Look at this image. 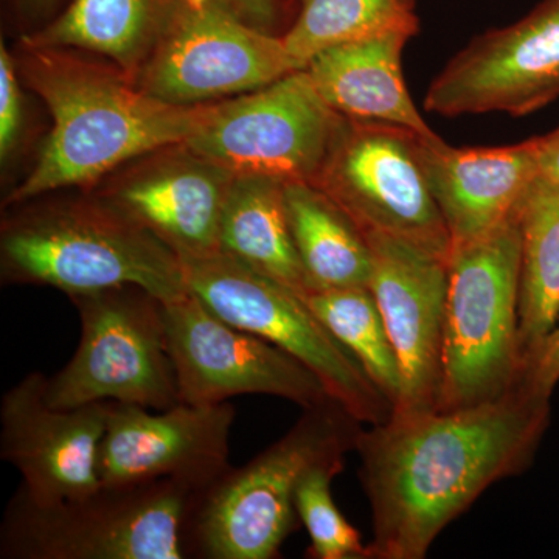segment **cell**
Wrapping results in <instances>:
<instances>
[{"mask_svg":"<svg viewBox=\"0 0 559 559\" xmlns=\"http://www.w3.org/2000/svg\"><path fill=\"white\" fill-rule=\"evenodd\" d=\"M549 400L518 384L474 406L393 414L360 430L369 559L426 558L485 489L527 468L549 425Z\"/></svg>","mask_w":559,"mask_h":559,"instance_id":"cell-1","label":"cell"},{"mask_svg":"<svg viewBox=\"0 0 559 559\" xmlns=\"http://www.w3.org/2000/svg\"><path fill=\"white\" fill-rule=\"evenodd\" d=\"M25 84L50 110L51 130L31 175L7 197L25 204L50 191L95 186L120 165L182 145L215 103L180 106L151 97L123 70L81 60L66 49L21 46Z\"/></svg>","mask_w":559,"mask_h":559,"instance_id":"cell-2","label":"cell"},{"mask_svg":"<svg viewBox=\"0 0 559 559\" xmlns=\"http://www.w3.org/2000/svg\"><path fill=\"white\" fill-rule=\"evenodd\" d=\"M14 207L0 231L5 285L50 286L68 297L139 286L162 301L190 293L178 253L97 194Z\"/></svg>","mask_w":559,"mask_h":559,"instance_id":"cell-3","label":"cell"},{"mask_svg":"<svg viewBox=\"0 0 559 559\" xmlns=\"http://www.w3.org/2000/svg\"><path fill=\"white\" fill-rule=\"evenodd\" d=\"M360 430L336 401L304 409L282 439L201 492L187 524V559L277 558L300 520V481L316 466L345 462Z\"/></svg>","mask_w":559,"mask_h":559,"instance_id":"cell-4","label":"cell"},{"mask_svg":"<svg viewBox=\"0 0 559 559\" xmlns=\"http://www.w3.org/2000/svg\"><path fill=\"white\" fill-rule=\"evenodd\" d=\"M202 491L156 480L40 503L20 488L3 511L0 558L187 559V524Z\"/></svg>","mask_w":559,"mask_h":559,"instance_id":"cell-5","label":"cell"},{"mask_svg":"<svg viewBox=\"0 0 559 559\" xmlns=\"http://www.w3.org/2000/svg\"><path fill=\"white\" fill-rule=\"evenodd\" d=\"M520 274L514 213L484 240L452 250L437 409L496 400L520 384Z\"/></svg>","mask_w":559,"mask_h":559,"instance_id":"cell-6","label":"cell"},{"mask_svg":"<svg viewBox=\"0 0 559 559\" xmlns=\"http://www.w3.org/2000/svg\"><path fill=\"white\" fill-rule=\"evenodd\" d=\"M69 299L79 311L81 336L72 359L47 378L50 406L123 403L165 411L180 403L159 297L120 286Z\"/></svg>","mask_w":559,"mask_h":559,"instance_id":"cell-7","label":"cell"},{"mask_svg":"<svg viewBox=\"0 0 559 559\" xmlns=\"http://www.w3.org/2000/svg\"><path fill=\"white\" fill-rule=\"evenodd\" d=\"M179 260L191 294L227 322L300 360L359 423L374 426L392 417L388 396L296 290L223 252Z\"/></svg>","mask_w":559,"mask_h":559,"instance_id":"cell-8","label":"cell"},{"mask_svg":"<svg viewBox=\"0 0 559 559\" xmlns=\"http://www.w3.org/2000/svg\"><path fill=\"white\" fill-rule=\"evenodd\" d=\"M342 121L300 69L259 91L216 102L183 145L234 176L312 183Z\"/></svg>","mask_w":559,"mask_h":559,"instance_id":"cell-9","label":"cell"},{"mask_svg":"<svg viewBox=\"0 0 559 559\" xmlns=\"http://www.w3.org/2000/svg\"><path fill=\"white\" fill-rule=\"evenodd\" d=\"M417 135L392 124L344 119L314 186L366 235L451 260L447 223L419 164Z\"/></svg>","mask_w":559,"mask_h":559,"instance_id":"cell-10","label":"cell"},{"mask_svg":"<svg viewBox=\"0 0 559 559\" xmlns=\"http://www.w3.org/2000/svg\"><path fill=\"white\" fill-rule=\"evenodd\" d=\"M282 36L246 24L221 0L180 2L134 83L171 105H209L270 86L300 70Z\"/></svg>","mask_w":559,"mask_h":559,"instance_id":"cell-11","label":"cell"},{"mask_svg":"<svg viewBox=\"0 0 559 559\" xmlns=\"http://www.w3.org/2000/svg\"><path fill=\"white\" fill-rule=\"evenodd\" d=\"M164 312L180 403L215 406L270 395L311 409L334 401L300 360L227 322L194 294L164 301Z\"/></svg>","mask_w":559,"mask_h":559,"instance_id":"cell-12","label":"cell"},{"mask_svg":"<svg viewBox=\"0 0 559 559\" xmlns=\"http://www.w3.org/2000/svg\"><path fill=\"white\" fill-rule=\"evenodd\" d=\"M559 98V0L491 28L455 53L430 83L425 109L443 117H524Z\"/></svg>","mask_w":559,"mask_h":559,"instance_id":"cell-13","label":"cell"},{"mask_svg":"<svg viewBox=\"0 0 559 559\" xmlns=\"http://www.w3.org/2000/svg\"><path fill=\"white\" fill-rule=\"evenodd\" d=\"M108 403L98 451L102 485L178 480L207 489L230 468L235 409L179 403L154 411Z\"/></svg>","mask_w":559,"mask_h":559,"instance_id":"cell-14","label":"cell"},{"mask_svg":"<svg viewBox=\"0 0 559 559\" xmlns=\"http://www.w3.org/2000/svg\"><path fill=\"white\" fill-rule=\"evenodd\" d=\"M46 382L32 371L0 401V457L21 474V489L40 503L60 502L100 487L98 451L108 403L58 409Z\"/></svg>","mask_w":559,"mask_h":559,"instance_id":"cell-15","label":"cell"},{"mask_svg":"<svg viewBox=\"0 0 559 559\" xmlns=\"http://www.w3.org/2000/svg\"><path fill=\"white\" fill-rule=\"evenodd\" d=\"M369 288L399 356L403 390L393 414L439 407L450 261L407 242L367 235Z\"/></svg>","mask_w":559,"mask_h":559,"instance_id":"cell-16","label":"cell"},{"mask_svg":"<svg viewBox=\"0 0 559 559\" xmlns=\"http://www.w3.org/2000/svg\"><path fill=\"white\" fill-rule=\"evenodd\" d=\"M234 180L182 143L148 154L97 197L178 257H202L219 252L221 219Z\"/></svg>","mask_w":559,"mask_h":559,"instance_id":"cell-17","label":"cell"},{"mask_svg":"<svg viewBox=\"0 0 559 559\" xmlns=\"http://www.w3.org/2000/svg\"><path fill=\"white\" fill-rule=\"evenodd\" d=\"M543 138L498 148H454L439 135H417L423 171L439 205L452 250L484 240L513 216L539 178Z\"/></svg>","mask_w":559,"mask_h":559,"instance_id":"cell-18","label":"cell"},{"mask_svg":"<svg viewBox=\"0 0 559 559\" xmlns=\"http://www.w3.org/2000/svg\"><path fill=\"white\" fill-rule=\"evenodd\" d=\"M411 38L409 33L385 32L349 40L323 50L305 69L337 116L436 135L404 81L403 50Z\"/></svg>","mask_w":559,"mask_h":559,"instance_id":"cell-19","label":"cell"},{"mask_svg":"<svg viewBox=\"0 0 559 559\" xmlns=\"http://www.w3.org/2000/svg\"><path fill=\"white\" fill-rule=\"evenodd\" d=\"M182 0H70L38 31L28 49L87 50L109 58L134 79Z\"/></svg>","mask_w":559,"mask_h":559,"instance_id":"cell-20","label":"cell"},{"mask_svg":"<svg viewBox=\"0 0 559 559\" xmlns=\"http://www.w3.org/2000/svg\"><path fill=\"white\" fill-rule=\"evenodd\" d=\"M219 252L301 297L310 293L285 204V182L235 176L219 229Z\"/></svg>","mask_w":559,"mask_h":559,"instance_id":"cell-21","label":"cell"},{"mask_svg":"<svg viewBox=\"0 0 559 559\" xmlns=\"http://www.w3.org/2000/svg\"><path fill=\"white\" fill-rule=\"evenodd\" d=\"M285 204L310 290L369 288V238L348 213L311 182H285Z\"/></svg>","mask_w":559,"mask_h":559,"instance_id":"cell-22","label":"cell"},{"mask_svg":"<svg viewBox=\"0 0 559 559\" xmlns=\"http://www.w3.org/2000/svg\"><path fill=\"white\" fill-rule=\"evenodd\" d=\"M514 215L521 230L520 341L525 362L559 319V183L536 179Z\"/></svg>","mask_w":559,"mask_h":559,"instance_id":"cell-23","label":"cell"},{"mask_svg":"<svg viewBox=\"0 0 559 559\" xmlns=\"http://www.w3.org/2000/svg\"><path fill=\"white\" fill-rule=\"evenodd\" d=\"M296 14L283 43L307 68L323 50L385 32L417 36L415 0H294Z\"/></svg>","mask_w":559,"mask_h":559,"instance_id":"cell-24","label":"cell"},{"mask_svg":"<svg viewBox=\"0 0 559 559\" xmlns=\"http://www.w3.org/2000/svg\"><path fill=\"white\" fill-rule=\"evenodd\" d=\"M304 299L358 359L395 411L403 390L400 360L370 288L310 290Z\"/></svg>","mask_w":559,"mask_h":559,"instance_id":"cell-25","label":"cell"},{"mask_svg":"<svg viewBox=\"0 0 559 559\" xmlns=\"http://www.w3.org/2000/svg\"><path fill=\"white\" fill-rule=\"evenodd\" d=\"M344 466L345 462L316 466L297 488L296 509L310 533V558L369 559V546L362 543L358 530L345 520L331 492V484Z\"/></svg>","mask_w":559,"mask_h":559,"instance_id":"cell-26","label":"cell"},{"mask_svg":"<svg viewBox=\"0 0 559 559\" xmlns=\"http://www.w3.org/2000/svg\"><path fill=\"white\" fill-rule=\"evenodd\" d=\"M17 64L5 49L0 46V156L9 159L16 148L24 124V98L20 81H17Z\"/></svg>","mask_w":559,"mask_h":559,"instance_id":"cell-27","label":"cell"},{"mask_svg":"<svg viewBox=\"0 0 559 559\" xmlns=\"http://www.w3.org/2000/svg\"><path fill=\"white\" fill-rule=\"evenodd\" d=\"M559 382V319L550 333L530 353L522 367L520 384L536 395L550 399Z\"/></svg>","mask_w":559,"mask_h":559,"instance_id":"cell-28","label":"cell"},{"mask_svg":"<svg viewBox=\"0 0 559 559\" xmlns=\"http://www.w3.org/2000/svg\"><path fill=\"white\" fill-rule=\"evenodd\" d=\"M221 2L241 17L246 24L277 36H283V33L288 31L296 14L294 0H221Z\"/></svg>","mask_w":559,"mask_h":559,"instance_id":"cell-29","label":"cell"},{"mask_svg":"<svg viewBox=\"0 0 559 559\" xmlns=\"http://www.w3.org/2000/svg\"><path fill=\"white\" fill-rule=\"evenodd\" d=\"M539 178L559 183V128L543 135Z\"/></svg>","mask_w":559,"mask_h":559,"instance_id":"cell-30","label":"cell"},{"mask_svg":"<svg viewBox=\"0 0 559 559\" xmlns=\"http://www.w3.org/2000/svg\"><path fill=\"white\" fill-rule=\"evenodd\" d=\"M62 0H13L14 7L28 21L51 20Z\"/></svg>","mask_w":559,"mask_h":559,"instance_id":"cell-31","label":"cell"},{"mask_svg":"<svg viewBox=\"0 0 559 559\" xmlns=\"http://www.w3.org/2000/svg\"><path fill=\"white\" fill-rule=\"evenodd\" d=\"M182 2L187 3L191 9H202V7L207 5L212 0H182Z\"/></svg>","mask_w":559,"mask_h":559,"instance_id":"cell-32","label":"cell"}]
</instances>
